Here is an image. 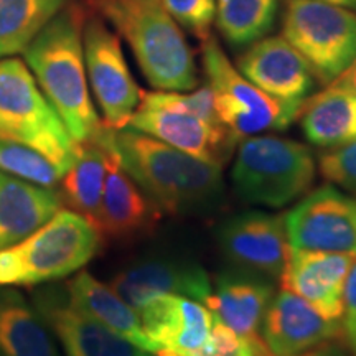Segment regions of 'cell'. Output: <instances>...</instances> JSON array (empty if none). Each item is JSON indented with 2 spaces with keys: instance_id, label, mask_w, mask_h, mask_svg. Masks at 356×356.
Here are the masks:
<instances>
[{
  "instance_id": "6da1fadb",
  "label": "cell",
  "mask_w": 356,
  "mask_h": 356,
  "mask_svg": "<svg viewBox=\"0 0 356 356\" xmlns=\"http://www.w3.org/2000/svg\"><path fill=\"white\" fill-rule=\"evenodd\" d=\"M106 140L121 167L160 213L193 215L210 211L220 203L225 191L222 167L131 127H106Z\"/></svg>"
},
{
  "instance_id": "7a4b0ae2",
  "label": "cell",
  "mask_w": 356,
  "mask_h": 356,
  "mask_svg": "<svg viewBox=\"0 0 356 356\" xmlns=\"http://www.w3.org/2000/svg\"><path fill=\"white\" fill-rule=\"evenodd\" d=\"M81 25L76 8L60 12L25 50L30 71L76 144L92 140L102 127L89 96Z\"/></svg>"
},
{
  "instance_id": "3957f363",
  "label": "cell",
  "mask_w": 356,
  "mask_h": 356,
  "mask_svg": "<svg viewBox=\"0 0 356 356\" xmlns=\"http://www.w3.org/2000/svg\"><path fill=\"white\" fill-rule=\"evenodd\" d=\"M124 37L147 81L159 91H191L198 71L185 35L162 0H89Z\"/></svg>"
},
{
  "instance_id": "277c9868",
  "label": "cell",
  "mask_w": 356,
  "mask_h": 356,
  "mask_svg": "<svg viewBox=\"0 0 356 356\" xmlns=\"http://www.w3.org/2000/svg\"><path fill=\"white\" fill-rule=\"evenodd\" d=\"M101 246L86 218L63 210L20 243L0 251V287H32L79 273Z\"/></svg>"
},
{
  "instance_id": "5b68a950",
  "label": "cell",
  "mask_w": 356,
  "mask_h": 356,
  "mask_svg": "<svg viewBox=\"0 0 356 356\" xmlns=\"http://www.w3.org/2000/svg\"><path fill=\"white\" fill-rule=\"evenodd\" d=\"M231 181L246 203L280 208L309 193L315 160L300 142L277 136H251L238 142Z\"/></svg>"
},
{
  "instance_id": "8992f818",
  "label": "cell",
  "mask_w": 356,
  "mask_h": 356,
  "mask_svg": "<svg viewBox=\"0 0 356 356\" xmlns=\"http://www.w3.org/2000/svg\"><path fill=\"white\" fill-rule=\"evenodd\" d=\"M0 139L26 145L61 172L74 162L78 144L24 61L0 60Z\"/></svg>"
},
{
  "instance_id": "52a82bcc",
  "label": "cell",
  "mask_w": 356,
  "mask_h": 356,
  "mask_svg": "<svg viewBox=\"0 0 356 356\" xmlns=\"http://www.w3.org/2000/svg\"><path fill=\"white\" fill-rule=\"evenodd\" d=\"M282 37L317 81L330 84L356 61V15L323 0H287Z\"/></svg>"
},
{
  "instance_id": "ba28073f",
  "label": "cell",
  "mask_w": 356,
  "mask_h": 356,
  "mask_svg": "<svg viewBox=\"0 0 356 356\" xmlns=\"http://www.w3.org/2000/svg\"><path fill=\"white\" fill-rule=\"evenodd\" d=\"M203 70L218 121L238 142L264 131H282L299 118L300 109L282 104L244 78L213 37L203 42Z\"/></svg>"
},
{
  "instance_id": "9c48e42d",
  "label": "cell",
  "mask_w": 356,
  "mask_h": 356,
  "mask_svg": "<svg viewBox=\"0 0 356 356\" xmlns=\"http://www.w3.org/2000/svg\"><path fill=\"white\" fill-rule=\"evenodd\" d=\"M84 65L104 126L122 129L139 108L142 91L134 81L121 42L99 17L84 25Z\"/></svg>"
},
{
  "instance_id": "30bf717a",
  "label": "cell",
  "mask_w": 356,
  "mask_h": 356,
  "mask_svg": "<svg viewBox=\"0 0 356 356\" xmlns=\"http://www.w3.org/2000/svg\"><path fill=\"white\" fill-rule=\"evenodd\" d=\"M289 246L356 256V198L333 185L307 193L284 216Z\"/></svg>"
},
{
  "instance_id": "8fae6325",
  "label": "cell",
  "mask_w": 356,
  "mask_h": 356,
  "mask_svg": "<svg viewBox=\"0 0 356 356\" xmlns=\"http://www.w3.org/2000/svg\"><path fill=\"white\" fill-rule=\"evenodd\" d=\"M126 127L220 167L225 165L238 145V140L222 126L150 99L147 92H142L139 108L132 114Z\"/></svg>"
},
{
  "instance_id": "7c38bea8",
  "label": "cell",
  "mask_w": 356,
  "mask_h": 356,
  "mask_svg": "<svg viewBox=\"0 0 356 356\" xmlns=\"http://www.w3.org/2000/svg\"><path fill=\"white\" fill-rule=\"evenodd\" d=\"M33 305L66 356H155L84 314L70 300L66 287L40 289Z\"/></svg>"
},
{
  "instance_id": "4fadbf2b",
  "label": "cell",
  "mask_w": 356,
  "mask_h": 356,
  "mask_svg": "<svg viewBox=\"0 0 356 356\" xmlns=\"http://www.w3.org/2000/svg\"><path fill=\"white\" fill-rule=\"evenodd\" d=\"M134 310L159 296H178L207 305L213 296L211 279L203 266L180 257H147L127 266L111 280Z\"/></svg>"
},
{
  "instance_id": "5bb4252c",
  "label": "cell",
  "mask_w": 356,
  "mask_h": 356,
  "mask_svg": "<svg viewBox=\"0 0 356 356\" xmlns=\"http://www.w3.org/2000/svg\"><path fill=\"white\" fill-rule=\"evenodd\" d=\"M238 70L266 95L297 109L317 83L304 56L284 37L257 40L238 58Z\"/></svg>"
},
{
  "instance_id": "9a60e30c",
  "label": "cell",
  "mask_w": 356,
  "mask_h": 356,
  "mask_svg": "<svg viewBox=\"0 0 356 356\" xmlns=\"http://www.w3.org/2000/svg\"><path fill=\"white\" fill-rule=\"evenodd\" d=\"M218 241L239 269L270 279L282 274L289 252L284 218L264 211L239 213L222 222Z\"/></svg>"
},
{
  "instance_id": "2e32d148",
  "label": "cell",
  "mask_w": 356,
  "mask_h": 356,
  "mask_svg": "<svg viewBox=\"0 0 356 356\" xmlns=\"http://www.w3.org/2000/svg\"><path fill=\"white\" fill-rule=\"evenodd\" d=\"M355 261V254L289 246L286 266L279 279L282 289L304 299L322 317L341 322L345 282Z\"/></svg>"
},
{
  "instance_id": "e0dca14e",
  "label": "cell",
  "mask_w": 356,
  "mask_h": 356,
  "mask_svg": "<svg viewBox=\"0 0 356 356\" xmlns=\"http://www.w3.org/2000/svg\"><path fill=\"white\" fill-rule=\"evenodd\" d=\"M155 356H185L207 343L215 314L202 302L159 296L137 310Z\"/></svg>"
},
{
  "instance_id": "ac0fdd59",
  "label": "cell",
  "mask_w": 356,
  "mask_h": 356,
  "mask_svg": "<svg viewBox=\"0 0 356 356\" xmlns=\"http://www.w3.org/2000/svg\"><path fill=\"white\" fill-rule=\"evenodd\" d=\"M261 338L274 356H300L343 338L341 322H332L296 293H274L261 325Z\"/></svg>"
},
{
  "instance_id": "d6986e66",
  "label": "cell",
  "mask_w": 356,
  "mask_h": 356,
  "mask_svg": "<svg viewBox=\"0 0 356 356\" xmlns=\"http://www.w3.org/2000/svg\"><path fill=\"white\" fill-rule=\"evenodd\" d=\"M99 136L109 149V162L96 228L101 234L115 239H129L149 233L155 228L162 213L115 159L106 140L104 124Z\"/></svg>"
},
{
  "instance_id": "ffe728a7",
  "label": "cell",
  "mask_w": 356,
  "mask_h": 356,
  "mask_svg": "<svg viewBox=\"0 0 356 356\" xmlns=\"http://www.w3.org/2000/svg\"><path fill=\"white\" fill-rule=\"evenodd\" d=\"M274 297L273 282L251 270H226L218 275L207 307L216 318L251 343L262 341L261 325Z\"/></svg>"
},
{
  "instance_id": "44dd1931",
  "label": "cell",
  "mask_w": 356,
  "mask_h": 356,
  "mask_svg": "<svg viewBox=\"0 0 356 356\" xmlns=\"http://www.w3.org/2000/svg\"><path fill=\"white\" fill-rule=\"evenodd\" d=\"M63 207L60 191L0 172V251L20 243Z\"/></svg>"
},
{
  "instance_id": "7402d4cb",
  "label": "cell",
  "mask_w": 356,
  "mask_h": 356,
  "mask_svg": "<svg viewBox=\"0 0 356 356\" xmlns=\"http://www.w3.org/2000/svg\"><path fill=\"white\" fill-rule=\"evenodd\" d=\"M65 287L70 300L84 314L139 348L154 353V346L145 335L139 314L113 287L102 284L86 270L78 273Z\"/></svg>"
},
{
  "instance_id": "603a6c76",
  "label": "cell",
  "mask_w": 356,
  "mask_h": 356,
  "mask_svg": "<svg viewBox=\"0 0 356 356\" xmlns=\"http://www.w3.org/2000/svg\"><path fill=\"white\" fill-rule=\"evenodd\" d=\"M0 356H61L42 315L13 287H0Z\"/></svg>"
},
{
  "instance_id": "cb8c5ba5",
  "label": "cell",
  "mask_w": 356,
  "mask_h": 356,
  "mask_svg": "<svg viewBox=\"0 0 356 356\" xmlns=\"http://www.w3.org/2000/svg\"><path fill=\"white\" fill-rule=\"evenodd\" d=\"M297 119L310 144L327 150L348 145L356 140V96L327 86L307 97Z\"/></svg>"
},
{
  "instance_id": "d4e9b609",
  "label": "cell",
  "mask_w": 356,
  "mask_h": 356,
  "mask_svg": "<svg viewBox=\"0 0 356 356\" xmlns=\"http://www.w3.org/2000/svg\"><path fill=\"white\" fill-rule=\"evenodd\" d=\"M99 132L92 140L78 144L74 162L60 180L61 200L71 211L84 216L95 226L99 216L109 162V149Z\"/></svg>"
},
{
  "instance_id": "484cf974",
  "label": "cell",
  "mask_w": 356,
  "mask_h": 356,
  "mask_svg": "<svg viewBox=\"0 0 356 356\" xmlns=\"http://www.w3.org/2000/svg\"><path fill=\"white\" fill-rule=\"evenodd\" d=\"M286 0H216L218 29L233 47H246L274 29Z\"/></svg>"
},
{
  "instance_id": "4316f807",
  "label": "cell",
  "mask_w": 356,
  "mask_h": 356,
  "mask_svg": "<svg viewBox=\"0 0 356 356\" xmlns=\"http://www.w3.org/2000/svg\"><path fill=\"white\" fill-rule=\"evenodd\" d=\"M68 0H0V58L25 51Z\"/></svg>"
},
{
  "instance_id": "83f0119b",
  "label": "cell",
  "mask_w": 356,
  "mask_h": 356,
  "mask_svg": "<svg viewBox=\"0 0 356 356\" xmlns=\"http://www.w3.org/2000/svg\"><path fill=\"white\" fill-rule=\"evenodd\" d=\"M0 172L44 188H55L63 177V172L44 155L6 139H0Z\"/></svg>"
},
{
  "instance_id": "f1b7e54d",
  "label": "cell",
  "mask_w": 356,
  "mask_h": 356,
  "mask_svg": "<svg viewBox=\"0 0 356 356\" xmlns=\"http://www.w3.org/2000/svg\"><path fill=\"white\" fill-rule=\"evenodd\" d=\"M172 19L204 42L211 37L216 19V0H162Z\"/></svg>"
},
{
  "instance_id": "f546056e",
  "label": "cell",
  "mask_w": 356,
  "mask_h": 356,
  "mask_svg": "<svg viewBox=\"0 0 356 356\" xmlns=\"http://www.w3.org/2000/svg\"><path fill=\"white\" fill-rule=\"evenodd\" d=\"M262 345H264V341L251 343L246 338L234 333L220 318H215V325H213L207 343L193 353L185 356H257V351Z\"/></svg>"
},
{
  "instance_id": "4dcf8cb0",
  "label": "cell",
  "mask_w": 356,
  "mask_h": 356,
  "mask_svg": "<svg viewBox=\"0 0 356 356\" xmlns=\"http://www.w3.org/2000/svg\"><path fill=\"white\" fill-rule=\"evenodd\" d=\"M318 168L325 180L356 195V140L320 155Z\"/></svg>"
},
{
  "instance_id": "1f68e13d",
  "label": "cell",
  "mask_w": 356,
  "mask_h": 356,
  "mask_svg": "<svg viewBox=\"0 0 356 356\" xmlns=\"http://www.w3.org/2000/svg\"><path fill=\"white\" fill-rule=\"evenodd\" d=\"M343 340L351 355L356 356V261L351 266L343 292V317H341Z\"/></svg>"
},
{
  "instance_id": "d6a6232c",
  "label": "cell",
  "mask_w": 356,
  "mask_h": 356,
  "mask_svg": "<svg viewBox=\"0 0 356 356\" xmlns=\"http://www.w3.org/2000/svg\"><path fill=\"white\" fill-rule=\"evenodd\" d=\"M328 86L356 96V61L353 65H350L337 79H333Z\"/></svg>"
},
{
  "instance_id": "836d02e7",
  "label": "cell",
  "mask_w": 356,
  "mask_h": 356,
  "mask_svg": "<svg viewBox=\"0 0 356 356\" xmlns=\"http://www.w3.org/2000/svg\"><path fill=\"white\" fill-rule=\"evenodd\" d=\"M323 2L333 3V6H340V7H353V8H356V0H323Z\"/></svg>"
},
{
  "instance_id": "e575fe53",
  "label": "cell",
  "mask_w": 356,
  "mask_h": 356,
  "mask_svg": "<svg viewBox=\"0 0 356 356\" xmlns=\"http://www.w3.org/2000/svg\"><path fill=\"white\" fill-rule=\"evenodd\" d=\"M257 356H274L273 353H270L269 350H267V346H266V343L261 346L259 348V351H257ZM300 356H305V353L304 355H300Z\"/></svg>"
}]
</instances>
